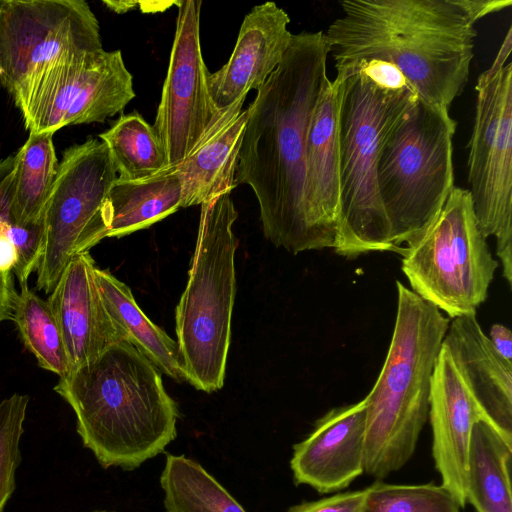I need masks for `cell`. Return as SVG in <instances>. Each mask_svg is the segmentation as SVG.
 <instances>
[{
    "instance_id": "obj_1",
    "label": "cell",
    "mask_w": 512,
    "mask_h": 512,
    "mask_svg": "<svg viewBox=\"0 0 512 512\" xmlns=\"http://www.w3.org/2000/svg\"><path fill=\"white\" fill-rule=\"evenodd\" d=\"M324 32L293 34L282 61L257 90L239 151L235 183L254 192L266 239L298 254L312 250L304 207L310 121L327 77Z\"/></svg>"
},
{
    "instance_id": "obj_2",
    "label": "cell",
    "mask_w": 512,
    "mask_h": 512,
    "mask_svg": "<svg viewBox=\"0 0 512 512\" xmlns=\"http://www.w3.org/2000/svg\"><path fill=\"white\" fill-rule=\"evenodd\" d=\"M511 0H343L324 33L336 72L360 62L395 65L418 99L449 111L464 90L475 23Z\"/></svg>"
},
{
    "instance_id": "obj_3",
    "label": "cell",
    "mask_w": 512,
    "mask_h": 512,
    "mask_svg": "<svg viewBox=\"0 0 512 512\" xmlns=\"http://www.w3.org/2000/svg\"><path fill=\"white\" fill-rule=\"evenodd\" d=\"M101 467L134 470L177 436L178 410L159 369L129 340L60 377L54 386Z\"/></svg>"
},
{
    "instance_id": "obj_4",
    "label": "cell",
    "mask_w": 512,
    "mask_h": 512,
    "mask_svg": "<svg viewBox=\"0 0 512 512\" xmlns=\"http://www.w3.org/2000/svg\"><path fill=\"white\" fill-rule=\"evenodd\" d=\"M388 353L366 404L364 472L385 478L413 456L429 414L431 377L450 319L396 281Z\"/></svg>"
},
{
    "instance_id": "obj_5",
    "label": "cell",
    "mask_w": 512,
    "mask_h": 512,
    "mask_svg": "<svg viewBox=\"0 0 512 512\" xmlns=\"http://www.w3.org/2000/svg\"><path fill=\"white\" fill-rule=\"evenodd\" d=\"M339 85L340 222L334 252L348 259L373 251H401L377 185V167L390 133L418 99L410 90L382 88L360 73Z\"/></svg>"
},
{
    "instance_id": "obj_6",
    "label": "cell",
    "mask_w": 512,
    "mask_h": 512,
    "mask_svg": "<svg viewBox=\"0 0 512 512\" xmlns=\"http://www.w3.org/2000/svg\"><path fill=\"white\" fill-rule=\"evenodd\" d=\"M196 245L175 310L185 380L211 393L223 387L236 294L233 232L238 212L231 192L200 205Z\"/></svg>"
},
{
    "instance_id": "obj_7",
    "label": "cell",
    "mask_w": 512,
    "mask_h": 512,
    "mask_svg": "<svg viewBox=\"0 0 512 512\" xmlns=\"http://www.w3.org/2000/svg\"><path fill=\"white\" fill-rule=\"evenodd\" d=\"M456 126L449 111L417 99L386 140L377 185L395 247L425 234L455 186Z\"/></svg>"
},
{
    "instance_id": "obj_8",
    "label": "cell",
    "mask_w": 512,
    "mask_h": 512,
    "mask_svg": "<svg viewBox=\"0 0 512 512\" xmlns=\"http://www.w3.org/2000/svg\"><path fill=\"white\" fill-rule=\"evenodd\" d=\"M400 253L412 291L451 319L476 314L499 266L478 228L468 189L456 186L425 234Z\"/></svg>"
},
{
    "instance_id": "obj_9",
    "label": "cell",
    "mask_w": 512,
    "mask_h": 512,
    "mask_svg": "<svg viewBox=\"0 0 512 512\" xmlns=\"http://www.w3.org/2000/svg\"><path fill=\"white\" fill-rule=\"evenodd\" d=\"M512 29L477 80L468 144V183L478 228L496 239L502 274L512 285Z\"/></svg>"
},
{
    "instance_id": "obj_10",
    "label": "cell",
    "mask_w": 512,
    "mask_h": 512,
    "mask_svg": "<svg viewBox=\"0 0 512 512\" xmlns=\"http://www.w3.org/2000/svg\"><path fill=\"white\" fill-rule=\"evenodd\" d=\"M118 178L104 142L89 138L67 148L43 212L44 247L36 286L50 294L73 255L106 238L104 209Z\"/></svg>"
},
{
    "instance_id": "obj_11",
    "label": "cell",
    "mask_w": 512,
    "mask_h": 512,
    "mask_svg": "<svg viewBox=\"0 0 512 512\" xmlns=\"http://www.w3.org/2000/svg\"><path fill=\"white\" fill-rule=\"evenodd\" d=\"M101 49L99 22L83 0H0V82L19 110L56 60Z\"/></svg>"
},
{
    "instance_id": "obj_12",
    "label": "cell",
    "mask_w": 512,
    "mask_h": 512,
    "mask_svg": "<svg viewBox=\"0 0 512 512\" xmlns=\"http://www.w3.org/2000/svg\"><path fill=\"white\" fill-rule=\"evenodd\" d=\"M120 50L62 56L37 80L20 110L30 133L104 122L135 98Z\"/></svg>"
},
{
    "instance_id": "obj_13",
    "label": "cell",
    "mask_w": 512,
    "mask_h": 512,
    "mask_svg": "<svg viewBox=\"0 0 512 512\" xmlns=\"http://www.w3.org/2000/svg\"><path fill=\"white\" fill-rule=\"evenodd\" d=\"M176 29L167 75L152 125L166 151L168 168L180 164L221 110L208 87L209 71L201 52L202 1H176Z\"/></svg>"
},
{
    "instance_id": "obj_14",
    "label": "cell",
    "mask_w": 512,
    "mask_h": 512,
    "mask_svg": "<svg viewBox=\"0 0 512 512\" xmlns=\"http://www.w3.org/2000/svg\"><path fill=\"white\" fill-rule=\"evenodd\" d=\"M435 467L461 508L467 504V456L472 427L489 420L442 345L430 384L429 414ZM490 421V420H489Z\"/></svg>"
},
{
    "instance_id": "obj_15",
    "label": "cell",
    "mask_w": 512,
    "mask_h": 512,
    "mask_svg": "<svg viewBox=\"0 0 512 512\" xmlns=\"http://www.w3.org/2000/svg\"><path fill=\"white\" fill-rule=\"evenodd\" d=\"M339 85L327 80L306 141L304 207L312 250L336 245L340 222Z\"/></svg>"
},
{
    "instance_id": "obj_16",
    "label": "cell",
    "mask_w": 512,
    "mask_h": 512,
    "mask_svg": "<svg viewBox=\"0 0 512 512\" xmlns=\"http://www.w3.org/2000/svg\"><path fill=\"white\" fill-rule=\"evenodd\" d=\"M366 404L335 407L293 448L290 468L296 484L322 494L347 488L364 473Z\"/></svg>"
},
{
    "instance_id": "obj_17",
    "label": "cell",
    "mask_w": 512,
    "mask_h": 512,
    "mask_svg": "<svg viewBox=\"0 0 512 512\" xmlns=\"http://www.w3.org/2000/svg\"><path fill=\"white\" fill-rule=\"evenodd\" d=\"M95 268L89 251L73 255L47 300L63 336L70 371L126 339L105 307Z\"/></svg>"
},
{
    "instance_id": "obj_18",
    "label": "cell",
    "mask_w": 512,
    "mask_h": 512,
    "mask_svg": "<svg viewBox=\"0 0 512 512\" xmlns=\"http://www.w3.org/2000/svg\"><path fill=\"white\" fill-rule=\"evenodd\" d=\"M289 23L288 14L274 2L256 5L245 15L228 61L208 76L209 91L218 110L263 86L291 43Z\"/></svg>"
},
{
    "instance_id": "obj_19",
    "label": "cell",
    "mask_w": 512,
    "mask_h": 512,
    "mask_svg": "<svg viewBox=\"0 0 512 512\" xmlns=\"http://www.w3.org/2000/svg\"><path fill=\"white\" fill-rule=\"evenodd\" d=\"M442 345L485 415L512 440V363L496 352L476 314L452 319Z\"/></svg>"
},
{
    "instance_id": "obj_20",
    "label": "cell",
    "mask_w": 512,
    "mask_h": 512,
    "mask_svg": "<svg viewBox=\"0 0 512 512\" xmlns=\"http://www.w3.org/2000/svg\"><path fill=\"white\" fill-rule=\"evenodd\" d=\"M246 98L220 111L206 133L176 167L182 185V208L201 205L237 186L235 175L248 118Z\"/></svg>"
},
{
    "instance_id": "obj_21",
    "label": "cell",
    "mask_w": 512,
    "mask_h": 512,
    "mask_svg": "<svg viewBox=\"0 0 512 512\" xmlns=\"http://www.w3.org/2000/svg\"><path fill=\"white\" fill-rule=\"evenodd\" d=\"M182 203V185L172 171L137 181L117 178L104 209L106 238L147 228L182 208Z\"/></svg>"
},
{
    "instance_id": "obj_22",
    "label": "cell",
    "mask_w": 512,
    "mask_h": 512,
    "mask_svg": "<svg viewBox=\"0 0 512 512\" xmlns=\"http://www.w3.org/2000/svg\"><path fill=\"white\" fill-rule=\"evenodd\" d=\"M512 440L491 421L474 423L467 456V502L477 512H512Z\"/></svg>"
},
{
    "instance_id": "obj_23",
    "label": "cell",
    "mask_w": 512,
    "mask_h": 512,
    "mask_svg": "<svg viewBox=\"0 0 512 512\" xmlns=\"http://www.w3.org/2000/svg\"><path fill=\"white\" fill-rule=\"evenodd\" d=\"M95 279L105 307L124 337L159 370L176 381L185 380L177 342L143 313L131 289L98 267Z\"/></svg>"
},
{
    "instance_id": "obj_24",
    "label": "cell",
    "mask_w": 512,
    "mask_h": 512,
    "mask_svg": "<svg viewBox=\"0 0 512 512\" xmlns=\"http://www.w3.org/2000/svg\"><path fill=\"white\" fill-rule=\"evenodd\" d=\"M53 134L30 133L15 155L12 215L16 224L29 225L42 220L59 164Z\"/></svg>"
},
{
    "instance_id": "obj_25",
    "label": "cell",
    "mask_w": 512,
    "mask_h": 512,
    "mask_svg": "<svg viewBox=\"0 0 512 512\" xmlns=\"http://www.w3.org/2000/svg\"><path fill=\"white\" fill-rule=\"evenodd\" d=\"M166 512H247L198 462L168 454L160 476Z\"/></svg>"
},
{
    "instance_id": "obj_26",
    "label": "cell",
    "mask_w": 512,
    "mask_h": 512,
    "mask_svg": "<svg viewBox=\"0 0 512 512\" xmlns=\"http://www.w3.org/2000/svg\"><path fill=\"white\" fill-rule=\"evenodd\" d=\"M99 138L106 144L120 180H143L168 168L161 139L137 111L121 115Z\"/></svg>"
},
{
    "instance_id": "obj_27",
    "label": "cell",
    "mask_w": 512,
    "mask_h": 512,
    "mask_svg": "<svg viewBox=\"0 0 512 512\" xmlns=\"http://www.w3.org/2000/svg\"><path fill=\"white\" fill-rule=\"evenodd\" d=\"M25 347L45 370L60 377L69 371V361L59 324L48 301L43 300L27 283L20 285L13 317Z\"/></svg>"
},
{
    "instance_id": "obj_28",
    "label": "cell",
    "mask_w": 512,
    "mask_h": 512,
    "mask_svg": "<svg viewBox=\"0 0 512 512\" xmlns=\"http://www.w3.org/2000/svg\"><path fill=\"white\" fill-rule=\"evenodd\" d=\"M362 512H460L454 496L442 485H396L375 482L367 487Z\"/></svg>"
},
{
    "instance_id": "obj_29",
    "label": "cell",
    "mask_w": 512,
    "mask_h": 512,
    "mask_svg": "<svg viewBox=\"0 0 512 512\" xmlns=\"http://www.w3.org/2000/svg\"><path fill=\"white\" fill-rule=\"evenodd\" d=\"M29 396L14 393L0 401V512L16 487V471L21 463L20 441Z\"/></svg>"
},
{
    "instance_id": "obj_30",
    "label": "cell",
    "mask_w": 512,
    "mask_h": 512,
    "mask_svg": "<svg viewBox=\"0 0 512 512\" xmlns=\"http://www.w3.org/2000/svg\"><path fill=\"white\" fill-rule=\"evenodd\" d=\"M5 233L14 244L17 263L13 269L19 285L27 283L30 274L38 267L43 254V221L29 225L6 224Z\"/></svg>"
},
{
    "instance_id": "obj_31",
    "label": "cell",
    "mask_w": 512,
    "mask_h": 512,
    "mask_svg": "<svg viewBox=\"0 0 512 512\" xmlns=\"http://www.w3.org/2000/svg\"><path fill=\"white\" fill-rule=\"evenodd\" d=\"M367 489L350 491L322 498L305 501L294 505L287 512H362Z\"/></svg>"
},
{
    "instance_id": "obj_32",
    "label": "cell",
    "mask_w": 512,
    "mask_h": 512,
    "mask_svg": "<svg viewBox=\"0 0 512 512\" xmlns=\"http://www.w3.org/2000/svg\"><path fill=\"white\" fill-rule=\"evenodd\" d=\"M17 294L12 272L0 273V322L12 319Z\"/></svg>"
},
{
    "instance_id": "obj_33",
    "label": "cell",
    "mask_w": 512,
    "mask_h": 512,
    "mask_svg": "<svg viewBox=\"0 0 512 512\" xmlns=\"http://www.w3.org/2000/svg\"><path fill=\"white\" fill-rule=\"evenodd\" d=\"M496 352L506 361L512 363V334L506 326L494 323L488 337Z\"/></svg>"
},
{
    "instance_id": "obj_34",
    "label": "cell",
    "mask_w": 512,
    "mask_h": 512,
    "mask_svg": "<svg viewBox=\"0 0 512 512\" xmlns=\"http://www.w3.org/2000/svg\"><path fill=\"white\" fill-rule=\"evenodd\" d=\"M13 169L0 181V223H15L12 215Z\"/></svg>"
},
{
    "instance_id": "obj_35",
    "label": "cell",
    "mask_w": 512,
    "mask_h": 512,
    "mask_svg": "<svg viewBox=\"0 0 512 512\" xmlns=\"http://www.w3.org/2000/svg\"><path fill=\"white\" fill-rule=\"evenodd\" d=\"M5 225L0 223V273L13 272L17 263L16 248L5 233Z\"/></svg>"
},
{
    "instance_id": "obj_36",
    "label": "cell",
    "mask_w": 512,
    "mask_h": 512,
    "mask_svg": "<svg viewBox=\"0 0 512 512\" xmlns=\"http://www.w3.org/2000/svg\"><path fill=\"white\" fill-rule=\"evenodd\" d=\"M106 7L116 13H125L129 10L135 9L139 2L136 1H103Z\"/></svg>"
},
{
    "instance_id": "obj_37",
    "label": "cell",
    "mask_w": 512,
    "mask_h": 512,
    "mask_svg": "<svg viewBox=\"0 0 512 512\" xmlns=\"http://www.w3.org/2000/svg\"><path fill=\"white\" fill-rule=\"evenodd\" d=\"M15 155L0 160V181L13 169Z\"/></svg>"
},
{
    "instance_id": "obj_38",
    "label": "cell",
    "mask_w": 512,
    "mask_h": 512,
    "mask_svg": "<svg viewBox=\"0 0 512 512\" xmlns=\"http://www.w3.org/2000/svg\"><path fill=\"white\" fill-rule=\"evenodd\" d=\"M91 512H115V511H107V510H93Z\"/></svg>"
}]
</instances>
